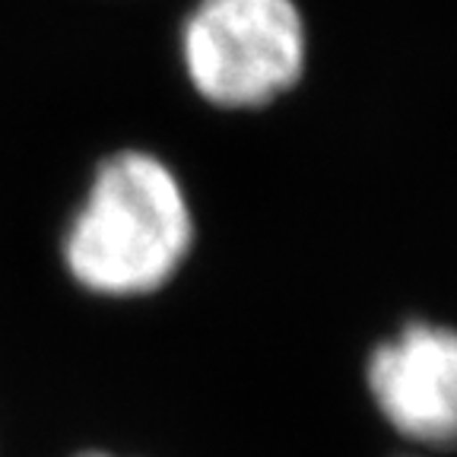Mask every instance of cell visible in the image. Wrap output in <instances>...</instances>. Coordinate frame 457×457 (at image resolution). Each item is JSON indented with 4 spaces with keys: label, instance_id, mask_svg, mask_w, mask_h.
<instances>
[{
    "label": "cell",
    "instance_id": "obj_4",
    "mask_svg": "<svg viewBox=\"0 0 457 457\" xmlns=\"http://www.w3.org/2000/svg\"><path fill=\"white\" fill-rule=\"evenodd\" d=\"M79 457H112V454H102V451H93V454H79Z\"/></svg>",
    "mask_w": 457,
    "mask_h": 457
},
{
    "label": "cell",
    "instance_id": "obj_3",
    "mask_svg": "<svg viewBox=\"0 0 457 457\" xmlns=\"http://www.w3.org/2000/svg\"><path fill=\"white\" fill-rule=\"evenodd\" d=\"M371 407L420 448H457V328L410 318L365 359Z\"/></svg>",
    "mask_w": 457,
    "mask_h": 457
},
{
    "label": "cell",
    "instance_id": "obj_2",
    "mask_svg": "<svg viewBox=\"0 0 457 457\" xmlns=\"http://www.w3.org/2000/svg\"><path fill=\"white\" fill-rule=\"evenodd\" d=\"M312 36L299 0H197L181 26L194 93L222 112H257L305 79Z\"/></svg>",
    "mask_w": 457,
    "mask_h": 457
},
{
    "label": "cell",
    "instance_id": "obj_1",
    "mask_svg": "<svg viewBox=\"0 0 457 457\" xmlns=\"http://www.w3.org/2000/svg\"><path fill=\"white\" fill-rule=\"evenodd\" d=\"M194 245L181 179L153 153L124 150L99 165L67 226L64 264L83 289L112 299L162 289Z\"/></svg>",
    "mask_w": 457,
    "mask_h": 457
}]
</instances>
